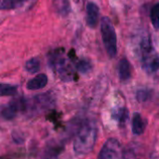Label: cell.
<instances>
[{
  "label": "cell",
  "instance_id": "6da1fadb",
  "mask_svg": "<svg viewBox=\"0 0 159 159\" xmlns=\"http://www.w3.org/2000/svg\"><path fill=\"white\" fill-rule=\"evenodd\" d=\"M97 138V128L94 123L87 122L78 130L75 141L74 149L76 154L86 155L93 149Z\"/></svg>",
  "mask_w": 159,
  "mask_h": 159
},
{
  "label": "cell",
  "instance_id": "7a4b0ae2",
  "mask_svg": "<svg viewBox=\"0 0 159 159\" xmlns=\"http://www.w3.org/2000/svg\"><path fill=\"white\" fill-rule=\"evenodd\" d=\"M141 56L143 67L148 73L159 69V55L151 44L149 38H144L141 43Z\"/></svg>",
  "mask_w": 159,
  "mask_h": 159
},
{
  "label": "cell",
  "instance_id": "3957f363",
  "mask_svg": "<svg viewBox=\"0 0 159 159\" xmlns=\"http://www.w3.org/2000/svg\"><path fill=\"white\" fill-rule=\"evenodd\" d=\"M101 32L102 37V41L108 55L113 58L117 52L116 44V34L115 27L108 17H103L101 21Z\"/></svg>",
  "mask_w": 159,
  "mask_h": 159
},
{
  "label": "cell",
  "instance_id": "277c9868",
  "mask_svg": "<svg viewBox=\"0 0 159 159\" xmlns=\"http://www.w3.org/2000/svg\"><path fill=\"white\" fill-rule=\"evenodd\" d=\"M123 149L120 142L116 139H109L103 144L98 159H121Z\"/></svg>",
  "mask_w": 159,
  "mask_h": 159
},
{
  "label": "cell",
  "instance_id": "5b68a950",
  "mask_svg": "<svg viewBox=\"0 0 159 159\" xmlns=\"http://www.w3.org/2000/svg\"><path fill=\"white\" fill-rule=\"evenodd\" d=\"M100 9L99 7L92 2H89L87 5V23L89 27L94 28L99 21Z\"/></svg>",
  "mask_w": 159,
  "mask_h": 159
},
{
  "label": "cell",
  "instance_id": "8992f818",
  "mask_svg": "<svg viewBox=\"0 0 159 159\" xmlns=\"http://www.w3.org/2000/svg\"><path fill=\"white\" fill-rule=\"evenodd\" d=\"M48 83V76L46 74H38L27 82V89L39 90L44 88Z\"/></svg>",
  "mask_w": 159,
  "mask_h": 159
},
{
  "label": "cell",
  "instance_id": "52a82bcc",
  "mask_svg": "<svg viewBox=\"0 0 159 159\" xmlns=\"http://www.w3.org/2000/svg\"><path fill=\"white\" fill-rule=\"evenodd\" d=\"M52 6L55 11L61 16H67L71 10L69 0H52Z\"/></svg>",
  "mask_w": 159,
  "mask_h": 159
},
{
  "label": "cell",
  "instance_id": "ba28073f",
  "mask_svg": "<svg viewBox=\"0 0 159 159\" xmlns=\"http://www.w3.org/2000/svg\"><path fill=\"white\" fill-rule=\"evenodd\" d=\"M146 124L140 113L135 112L132 118V132L136 135H142L145 130Z\"/></svg>",
  "mask_w": 159,
  "mask_h": 159
},
{
  "label": "cell",
  "instance_id": "9c48e42d",
  "mask_svg": "<svg viewBox=\"0 0 159 159\" xmlns=\"http://www.w3.org/2000/svg\"><path fill=\"white\" fill-rule=\"evenodd\" d=\"M118 72L119 77L122 81H128L130 78V65L126 58H123L119 62L118 66Z\"/></svg>",
  "mask_w": 159,
  "mask_h": 159
},
{
  "label": "cell",
  "instance_id": "30bf717a",
  "mask_svg": "<svg viewBox=\"0 0 159 159\" xmlns=\"http://www.w3.org/2000/svg\"><path fill=\"white\" fill-rule=\"evenodd\" d=\"M18 110H19V105L15 102H12L7 107L3 109L2 116L7 120H12L16 116Z\"/></svg>",
  "mask_w": 159,
  "mask_h": 159
},
{
  "label": "cell",
  "instance_id": "8fae6325",
  "mask_svg": "<svg viewBox=\"0 0 159 159\" xmlns=\"http://www.w3.org/2000/svg\"><path fill=\"white\" fill-rule=\"evenodd\" d=\"M23 7L21 0H0V10L14 9Z\"/></svg>",
  "mask_w": 159,
  "mask_h": 159
},
{
  "label": "cell",
  "instance_id": "7c38bea8",
  "mask_svg": "<svg viewBox=\"0 0 159 159\" xmlns=\"http://www.w3.org/2000/svg\"><path fill=\"white\" fill-rule=\"evenodd\" d=\"M17 92V87L7 83H0V97L14 96Z\"/></svg>",
  "mask_w": 159,
  "mask_h": 159
},
{
  "label": "cell",
  "instance_id": "4fadbf2b",
  "mask_svg": "<svg viewBox=\"0 0 159 159\" xmlns=\"http://www.w3.org/2000/svg\"><path fill=\"white\" fill-rule=\"evenodd\" d=\"M113 117L119 123L123 124L127 121V119L129 118V112L126 108H119L117 109L114 113H113Z\"/></svg>",
  "mask_w": 159,
  "mask_h": 159
},
{
  "label": "cell",
  "instance_id": "5bb4252c",
  "mask_svg": "<svg viewBox=\"0 0 159 159\" xmlns=\"http://www.w3.org/2000/svg\"><path fill=\"white\" fill-rule=\"evenodd\" d=\"M25 68L29 73H36L40 69V61L37 58H32L27 61Z\"/></svg>",
  "mask_w": 159,
  "mask_h": 159
},
{
  "label": "cell",
  "instance_id": "9a60e30c",
  "mask_svg": "<svg viewBox=\"0 0 159 159\" xmlns=\"http://www.w3.org/2000/svg\"><path fill=\"white\" fill-rule=\"evenodd\" d=\"M151 22L156 30L159 29V3H157L151 9Z\"/></svg>",
  "mask_w": 159,
  "mask_h": 159
},
{
  "label": "cell",
  "instance_id": "2e32d148",
  "mask_svg": "<svg viewBox=\"0 0 159 159\" xmlns=\"http://www.w3.org/2000/svg\"><path fill=\"white\" fill-rule=\"evenodd\" d=\"M77 69L82 72V73H87L90 70L91 68V65L89 61H86V60H81L78 62L77 66H76Z\"/></svg>",
  "mask_w": 159,
  "mask_h": 159
},
{
  "label": "cell",
  "instance_id": "e0dca14e",
  "mask_svg": "<svg viewBox=\"0 0 159 159\" xmlns=\"http://www.w3.org/2000/svg\"><path fill=\"white\" fill-rule=\"evenodd\" d=\"M151 96V93L149 90H146V89H142V90H138L137 94H136V97H137V99L141 102H144L146 101Z\"/></svg>",
  "mask_w": 159,
  "mask_h": 159
},
{
  "label": "cell",
  "instance_id": "ac0fdd59",
  "mask_svg": "<svg viewBox=\"0 0 159 159\" xmlns=\"http://www.w3.org/2000/svg\"><path fill=\"white\" fill-rule=\"evenodd\" d=\"M22 3H23V6H27L28 7L32 5H34L37 0H21Z\"/></svg>",
  "mask_w": 159,
  "mask_h": 159
}]
</instances>
